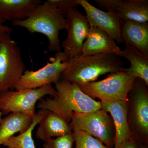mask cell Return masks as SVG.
<instances>
[{"label":"cell","mask_w":148,"mask_h":148,"mask_svg":"<svg viewBox=\"0 0 148 148\" xmlns=\"http://www.w3.org/2000/svg\"><path fill=\"white\" fill-rule=\"evenodd\" d=\"M36 137L45 143L52 137H59L72 133L70 124L61 116L49 111L40 122Z\"/></svg>","instance_id":"cell-16"},{"label":"cell","mask_w":148,"mask_h":148,"mask_svg":"<svg viewBox=\"0 0 148 148\" xmlns=\"http://www.w3.org/2000/svg\"><path fill=\"white\" fill-rule=\"evenodd\" d=\"M68 36L61 46L66 62L82 55L83 45L87 38L90 25L86 16L76 8L69 12L66 17Z\"/></svg>","instance_id":"cell-8"},{"label":"cell","mask_w":148,"mask_h":148,"mask_svg":"<svg viewBox=\"0 0 148 148\" xmlns=\"http://www.w3.org/2000/svg\"><path fill=\"white\" fill-rule=\"evenodd\" d=\"M6 21V20L4 18L0 16V40L10 34V33L14 31L10 27L5 25L4 23Z\"/></svg>","instance_id":"cell-24"},{"label":"cell","mask_w":148,"mask_h":148,"mask_svg":"<svg viewBox=\"0 0 148 148\" xmlns=\"http://www.w3.org/2000/svg\"><path fill=\"white\" fill-rule=\"evenodd\" d=\"M56 91L51 84L46 85L36 89L8 90L0 92V112L2 114L14 112L36 115L37 102L47 95L53 97Z\"/></svg>","instance_id":"cell-6"},{"label":"cell","mask_w":148,"mask_h":148,"mask_svg":"<svg viewBox=\"0 0 148 148\" xmlns=\"http://www.w3.org/2000/svg\"><path fill=\"white\" fill-rule=\"evenodd\" d=\"M48 110L40 109L33 117L32 125L27 131L17 136L9 138L3 144L8 148H36L32 132L37 124L47 114Z\"/></svg>","instance_id":"cell-20"},{"label":"cell","mask_w":148,"mask_h":148,"mask_svg":"<svg viewBox=\"0 0 148 148\" xmlns=\"http://www.w3.org/2000/svg\"><path fill=\"white\" fill-rule=\"evenodd\" d=\"M49 3L58 9L61 14L66 17L69 12L78 6L77 0H47Z\"/></svg>","instance_id":"cell-23"},{"label":"cell","mask_w":148,"mask_h":148,"mask_svg":"<svg viewBox=\"0 0 148 148\" xmlns=\"http://www.w3.org/2000/svg\"><path fill=\"white\" fill-rule=\"evenodd\" d=\"M40 0H0V16L5 20H23Z\"/></svg>","instance_id":"cell-18"},{"label":"cell","mask_w":148,"mask_h":148,"mask_svg":"<svg viewBox=\"0 0 148 148\" xmlns=\"http://www.w3.org/2000/svg\"><path fill=\"white\" fill-rule=\"evenodd\" d=\"M121 51L115 41L106 32L90 27L87 38L83 45L81 56L106 54L119 57Z\"/></svg>","instance_id":"cell-14"},{"label":"cell","mask_w":148,"mask_h":148,"mask_svg":"<svg viewBox=\"0 0 148 148\" xmlns=\"http://www.w3.org/2000/svg\"><path fill=\"white\" fill-rule=\"evenodd\" d=\"M119 57H123L129 61L131 66L128 70L137 78L143 80L148 86V55L125 42L124 49L121 51Z\"/></svg>","instance_id":"cell-19"},{"label":"cell","mask_w":148,"mask_h":148,"mask_svg":"<svg viewBox=\"0 0 148 148\" xmlns=\"http://www.w3.org/2000/svg\"><path fill=\"white\" fill-rule=\"evenodd\" d=\"M74 143L73 133L49 139L45 143L43 148H72Z\"/></svg>","instance_id":"cell-22"},{"label":"cell","mask_w":148,"mask_h":148,"mask_svg":"<svg viewBox=\"0 0 148 148\" xmlns=\"http://www.w3.org/2000/svg\"><path fill=\"white\" fill-rule=\"evenodd\" d=\"M137 78L128 68H125L110 73L105 79L78 85L83 92L93 99L98 98L101 101H128L127 95Z\"/></svg>","instance_id":"cell-4"},{"label":"cell","mask_w":148,"mask_h":148,"mask_svg":"<svg viewBox=\"0 0 148 148\" xmlns=\"http://www.w3.org/2000/svg\"><path fill=\"white\" fill-rule=\"evenodd\" d=\"M63 51L55 53L51 63L36 71L26 70L21 76L15 89H36L46 85L55 84L61 79V75L67 66Z\"/></svg>","instance_id":"cell-9"},{"label":"cell","mask_w":148,"mask_h":148,"mask_svg":"<svg viewBox=\"0 0 148 148\" xmlns=\"http://www.w3.org/2000/svg\"><path fill=\"white\" fill-rule=\"evenodd\" d=\"M147 85L139 78L135 79L130 90L131 120L138 139H147L148 135V93Z\"/></svg>","instance_id":"cell-10"},{"label":"cell","mask_w":148,"mask_h":148,"mask_svg":"<svg viewBox=\"0 0 148 148\" xmlns=\"http://www.w3.org/2000/svg\"><path fill=\"white\" fill-rule=\"evenodd\" d=\"M67 63L61 79L77 85L95 82L100 76L125 69V63L121 58L112 54L81 56L71 59Z\"/></svg>","instance_id":"cell-2"},{"label":"cell","mask_w":148,"mask_h":148,"mask_svg":"<svg viewBox=\"0 0 148 148\" xmlns=\"http://www.w3.org/2000/svg\"><path fill=\"white\" fill-rule=\"evenodd\" d=\"M139 148H148V147H146V146L144 145H140V143H139Z\"/></svg>","instance_id":"cell-26"},{"label":"cell","mask_w":148,"mask_h":148,"mask_svg":"<svg viewBox=\"0 0 148 148\" xmlns=\"http://www.w3.org/2000/svg\"><path fill=\"white\" fill-rule=\"evenodd\" d=\"M2 113L0 112V123H1V121L2 119Z\"/></svg>","instance_id":"cell-27"},{"label":"cell","mask_w":148,"mask_h":148,"mask_svg":"<svg viewBox=\"0 0 148 148\" xmlns=\"http://www.w3.org/2000/svg\"><path fill=\"white\" fill-rule=\"evenodd\" d=\"M121 36L123 41L148 55V22L121 20Z\"/></svg>","instance_id":"cell-15"},{"label":"cell","mask_w":148,"mask_h":148,"mask_svg":"<svg viewBox=\"0 0 148 148\" xmlns=\"http://www.w3.org/2000/svg\"><path fill=\"white\" fill-rule=\"evenodd\" d=\"M12 24L25 28L32 34L40 33L45 35L49 42V51H61L59 32L66 29V17L58 8L47 1L32 8L27 18L14 20Z\"/></svg>","instance_id":"cell-3"},{"label":"cell","mask_w":148,"mask_h":148,"mask_svg":"<svg viewBox=\"0 0 148 148\" xmlns=\"http://www.w3.org/2000/svg\"><path fill=\"white\" fill-rule=\"evenodd\" d=\"M72 132L83 131L101 141L109 148L114 146L116 132L112 117L102 109L74 112L70 123Z\"/></svg>","instance_id":"cell-5"},{"label":"cell","mask_w":148,"mask_h":148,"mask_svg":"<svg viewBox=\"0 0 148 148\" xmlns=\"http://www.w3.org/2000/svg\"><path fill=\"white\" fill-rule=\"evenodd\" d=\"M55 84L56 95L41 99L38 108L55 113L69 123L74 112H88L101 109V102L86 94L77 84L61 79Z\"/></svg>","instance_id":"cell-1"},{"label":"cell","mask_w":148,"mask_h":148,"mask_svg":"<svg viewBox=\"0 0 148 148\" xmlns=\"http://www.w3.org/2000/svg\"><path fill=\"white\" fill-rule=\"evenodd\" d=\"M75 148H109L100 140L82 131L72 132Z\"/></svg>","instance_id":"cell-21"},{"label":"cell","mask_w":148,"mask_h":148,"mask_svg":"<svg viewBox=\"0 0 148 148\" xmlns=\"http://www.w3.org/2000/svg\"><path fill=\"white\" fill-rule=\"evenodd\" d=\"M100 8L114 13L121 20L148 21V0H95Z\"/></svg>","instance_id":"cell-11"},{"label":"cell","mask_w":148,"mask_h":148,"mask_svg":"<svg viewBox=\"0 0 148 148\" xmlns=\"http://www.w3.org/2000/svg\"><path fill=\"white\" fill-rule=\"evenodd\" d=\"M77 3L85 11L90 27L103 30L119 43L123 42L121 36L119 18L111 12H105L97 8L86 0H77Z\"/></svg>","instance_id":"cell-12"},{"label":"cell","mask_w":148,"mask_h":148,"mask_svg":"<svg viewBox=\"0 0 148 148\" xmlns=\"http://www.w3.org/2000/svg\"><path fill=\"white\" fill-rule=\"evenodd\" d=\"M33 117L23 113L14 112L2 118L0 123V146L15 133L27 131L33 122Z\"/></svg>","instance_id":"cell-17"},{"label":"cell","mask_w":148,"mask_h":148,"mask_svg":"<svg viewBox=\"0 0 148 148\" xmlns=\"http://www.w3.org/2000/svg\"><path fill=\"white\" fill-rule=\"evenodd\" d=\"M139 143L135 138L125 141L116 147L114 148H139Z\"/></svg>","instance_id":"cell-25"},{"label":"cell","mask_w":148,"mask_h":148,"mask_svg":"<svg viewBox=\"0 0 148 148\" xmlns=\"http://www.w3.org/2000/svg\"><path fill=\"white\" fill-rule=\"evenodd\" d=\"M10 35L0 40V92L15 89L26 69L20 49Z\"/></svg>","instance_id":"cell-7"},{"label":"cell","mask_w":148,"mask_h":148,"mask_svg":"<svg viewBox=\"0 0 148 148\" xmlns=\"http://www.w3.org/2000/svg\"><path fill=\"white\" fill-rule=\"evenodd\" d=\"M101 109L110 113L113 121L116 136L114 148L134 138L128 120V101L116 100L101 101Z\"/></svg>","instance_id":"cell-13"}]
</instances>
